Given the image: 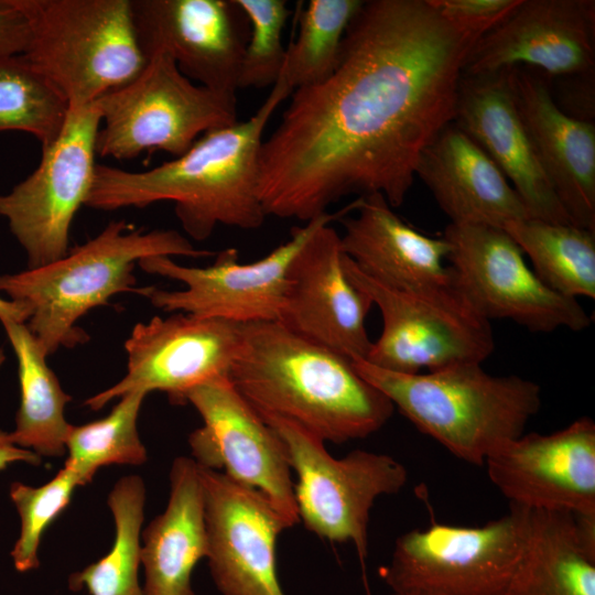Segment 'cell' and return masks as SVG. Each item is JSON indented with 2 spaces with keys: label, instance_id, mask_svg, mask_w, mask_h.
<instances>
[{
  "label": "cell",
  "instance_id": "cell-1",
  "mask_svg": "<svg viewBox=\"0 0 595 595\" xmlns=\"http://www.w3.org/2000/svg\"><path fill=\"white\" fill-rule=\"evenodd\" d=\"M484 33L429 0H369L334 72L294 90L259 154L267 216L307 223L343 196L400 206L422 152L454 121L467 58Z\"/></svg>",
  "mask_w": 595,
  "mask_h": 595
},
{
  "label": "cell",
  "instance_id": "cell-2",
  "mask_svg": "<svg viewBox=\"0 0 595 595\" xmlns=\"http://www.w3.org/2000/svg\"><path fill=\"white\" fill-rule=\"evenodd\" d=\"M291 88L281 79L247 120L210 130L182 155L145 171L96 164L85 206L116 210L172 202L183 230L194 240L219 225L257 229L266 220L258 196L263 131Z\"/></svg>",
  "mask_w": 595,
  "mask_h": 595
},
{
  "label": "cell",
  "instance_id": "cell-3",
  "mask_svg": "<svg viewBox=\"0 0 595 595\" xmlns=\"http://www.w3.org/2000/svg\"><path fill=\"white\" fill-rule=\"evenodd\" d=\"M229 380L261 416L288 420L324 442L365 439L394 410L351 359L279 321L241 324Z\"/></svg>",
  "mask_w": 595,
  "mask_h": 595
},
{
  "label": "cell",
  "instance_id": "cell-4",
  "mask_svg": "<svg viewBox=\"0 0 595 595\" xmlns=\"http://www.w3.org/2000/svg\"><path fill=\"white\" fill-rule=\"evenodd\" d=\"M214 255L195 248L176 230H133L125 220H115L52 263L1 274L0 292L30 309L25 325L48 356L89 339L76 325L88 311L108 305L118 293L139 292L133 269L141 259Z\"/></svg>",
  "mask_w": 595,
  "mask_h": 595
},
{
  "label": "cell",
  "instance_id": "cell-5",
  "mask_svg": "<svg viewBox=\"0 0 595 595\" xmlns=\"http://www.w3.org/2000/svg\"><path fill=\"white\" fill-rule=\"evenodd\" d=\"M421 433L455 457L483 466L501 443L523 434L541 407V388L516 375L496 376L470 363L401 374L351 360Z\"/></svg>",
  "mask_w": 595,
  "mask_h": 595
},
{
  "label": "cell",
  "instance_id": "cell-6",
  "mask_svg": "<svg viewBox=\"0 0 595 595\" xmlns=\"http://www.w3.org/2000/svg\"><path fill=\"white\" fill-rule=\"evenodd\" d=\"M24 14L23 55L78 110L144 67L131 0H12Z\"/></svg>",
  "mask_w": 595,
  "mask_h": 595
},
{
  "label": "cell",
  "instance_id": "cell-7",
  "mask_svg": "<svg viewBox=\"0 0 595 595\" xmlns=\"http://www.w3.org/2000/svg\"><path fill=\"white\" fill-rule=\"evenodd\" d=\"M100 116L96 153L115 160L185 153L204 133L238 121L236 95L201 86L166 53L150 56L129 83L94 102Z\"/></svg>",
  "mask_w": 595,
  "mask_h": 595
},
{
  "label": "cell",
  "instance_id": "cell-8",
  "mask_svg": "<svg viewBox=\"0 0 595 595\" xmlns=\"http://www.w3.org/2000/svg\"><path fill=\"white\" fill-rule=\"evenodd\" d=\"M531 510L509 511L483 526L432 522L401 534L381 577L392 592L505 595L521 559Z\"/></svg>",
  "mask_w": 595,
  "mask_h": 595
},
{
  "label": "cell",
  "instance_id": "cell-9",
  "mask_svg": "<svg viewBox=\"0 0 595 595\" xmlns=\"http://www.w3.org/2000/svg\"><path fill=\"white\" fill-rule=\"evenodd\" d=\"M343 267L349 281L381 312L382 331L364 359L367 363L390 371L419 374L482 364L494 351L489 321L455 285L400 290L370 279L345 253Z\"/></svg>",
  "mask_w": 595,
  "mask_h": 595
},
{
  "label": "cell",
  "instance_id": "cell-10",
  "mask_svg": "<svg viewBox=\"0 0 595 595\" xmlns=\"http://www.w3.org/2000/svg\"><path fill=\"white\" fill-rule=\"evenodd\" d=\"M261 418L282 439L296 475L299 519L323 540L350 542L364 562L371 509L379 497L398 494L407 485L405 466L390 455L365 450L334 457L323 440L298 424Z\"/></svg>",
  "mask_w": 595,
  "mask_h": 595
},
{
  "label": "cell",
  "instance_id": "cell-11",
  "mask_svg": "<svg viewBox=\"0 0 595 595\" xmlns=\"http://www.w3.org/2000/svg\"><path fill=\"white\" fill-rule=\"evenodd\" d=\"M443 238L454 285L486 320L506 318L536 333L574 332L591 325L577 299L550 289L529 268L524 253L501 228L450 223Z\"/></svg>",
  "mask_w": 595,
  "mask_h": 595
},
{
  "label": "cell",
  "instance_id": "cell-12",
  "mask_svg": "<svg viewBox=\"0 0 595 595\" xmlns=\"http://www.w3.org/2000/svg\"><path fill=\"white\" fill-rule=\"evenodd\" d=\"M100 116L94 104L68 113L58 137L42 148L37 167L0 195V216L23 248L28 269L68 252L69 229L95 174Z\"/></svg>",
  "mask_w": 595,
  "mask_h": 595
},
{
  "label": "cell",
  "instance_id": "cell-13",
  "mask_svg": "<svg viewBox=\"0 0 595 595\" xmlns=\"http://www.w3.org/2000/svg\"><path fill=\"white\" fill-rule=\"evenodd\" d=\"M343 215L344 212L325 213L304 226L292 228L285 242L249 263L239 262L235 248L219 251L214 263L205 268L186 267L166 256L143 258L138 266L144 272L178 281L184 289L141 286L138 294L170 313L236 324L279 321L286 270L293 256L320 226Z\"/></svg>",
  "mask_w": 595,
  "mask_h": 595
},
{
  "label": "cell",
  "instance_id": "cell-14",
  "mask_svg": "<svg viewBox=\"0 0 595 595\" xmlns=\"http://www.w3.org/2000/svg\"><path fill=\"white\" fill-rule=\"evenodd\" d=\"M191 403L203 426L188 437L197 465L227 475L257 491L280 515L288 529L299 519L292 468L279 434L238 392L228 377L191 389Z\"/></svg>",
  "mask_w": 595,
  "mask_h": 595
},
{
  "label": "cell",
  "instance_id": "cell-15",
  "mask_svg": "<svg viewBox=\"0 0 595 595\" xmlns=\"http://www.w3.org/2000/svg\"><path fill=\"white\" fill-rule=\"evenodd\" d=\"M241 324L174 313L137 323L125 342L127 372L120 381L88 398L97 411L113 399L140 391H163L172 403L206 381L228 377L238 350Z\"/></svg>",
  "mask_w": 595,
  "mask_h": 595
},
{
  "label": "cell",
  "instance_id": "cell-16",
  "mask_svg": "<svg viewBox=\"0 0 595 595\" xmlns=\"http://www.w3.org/2000/svg\"><path fill=\"white\" fill-rule=\"evenodd\" d=\"M131 12L147 60L166 53L192 82L236 95L249 36L236 0H131Z\"/></svg>",
  "mask_w": 595,
  "mask_h": 595
},
{
  "label": "cell",
  "instance_id": "cell-17",
  "mask_svg": "<svg viewBox=\"0 0 595 595\" xmlns=\"http://www.w3.org/2000/svg\"><path fill=\"white\" fill-rule=\"evenodd\" d=\"M484 465L509 505L595 515V423L588 416L549 434L506 441Z\"/></svg>",
  "mask_w": 595,
  "mask_h": 595
},
{
  "label": "cell",
  "instance_id": "cell-18",
  "mask_svg": "<svg viewBox=\"0 0 595 595\" xmlns=\"http://www.w3.org/2000/svg\"><path fill=\"white\" fill-rule=\"evenodd\" d=\"M207 536L206 559L221 595H284L277 572V540L288 529L257 491L199 466Z\"/></svg>",
  "mask_w": 595,
  "mask_h": 595
},
{
  "label": "cell",
  "instance_id": "cell-19",
  "mask_svg": "<svg viewBox=\"0 0 595 595\" xmlns=\"http://www.w3.org/2000/svg\"><path fill=\"white\" fill-rule=\"evenodd\" d=\"M340 235L320 226L293 256L279 322L349 359H366L372 342L365 326L374 305L347 278Z\"/></svg>",
  "mask_w": 595,
  "mask_h": 595
},
{
  "label": "cell",
  "instance_id": "cell-20",
  "mask_svg": "<svg viewBox=\"0 0 595 595\" xmlns=\"http://www.w3.org/2000/svg\"><path fill=\"white\" fill-rule=\"evenodd\" d=\"M593 0H520L475 44L465 75L530 65L552 76H584L595 62Z\"/></svg>",
  "mask_w": 595,
  "mask_h": 595
},
{
  "label": "cell",
  "instance_id": "cell-21",
  "mask_svg": "<svg viewBox=\"0 0 595 595\" xmlns=\"http://www.w3.org/2000/svg\"><path fill=\"white\" fill-rule=\"evenodd\" d=\"M512 68L463 74L454 122L499 167L522 199L529 217L573 224L540 165L518 111Z\"/></svg>",
  "mask_w": 595,
  "mask_h": 595
},
{
  "label": "cell",
  "instance_id": "cell-22",
  "mask_svg": "<svg viewBox=\"0 0 595 595\" xmlns=\"http://www.w3.org/2000/svg\"><path fill=\"white\" fill-rule=\"evenodd\" d=\"M516 105L540 165L572 223L595 232V126L563 110L544 80L513 67Z\"/></svg>",
  "mask_w": 595,
  "mask_h": 595
},
{
  "label": "cell",
  "instance_id": "cell-23",
  "mask_svg": "<svg viewBox=\"0 0 595 595\" xmlns=\"http://www.w3.org/2000/svg\"><path fill=\"white\" fill-rule=\"evenodd\" d=\"M357 215L339 218L343 252L370 279L390 288L410 291L454 285L444 264L448 242L421 234L405 224L381 194L360 196Z\"/></svg>",
  "mask_w": 595,
  "mask_h": 595
},
{
  "label": "cell",
  "instance_id": "cell-24",
  "mask_svg": "<svg viewBox=\"0 0 595 595\" xmlns=\"http://www.w3.org/2000/svg\"><path fill=\"white\" fill-rule=\"evenodd\" d=\"M415 175L431 191L450 223L505 229L529 217L499 167L454 121L422 152Z\"/></svg>",
  "mask_w": 595,
  "mask_h": 595
},
{
  "label": "cell",
  "instance_id": "cell-25",
  "mask_svg": "<svg viewBox=\"0 0 595 595\" xmlns=\"http://www.w3.org/2000/svg\"><path fill=\"white\" fill-rule=\"evenodd\" d=\"M206 553L199 467L192 457L178 456L170 472L167 506L141 531L144 595H195L192 574Z\"/></svg>",
  "mask_w": 595,
  "mask_h": 595
},
{
  "label": "cell",
  "instance_id": "cell-26",
  "mask_svg": "<svg viewBox=\"0 0 595 595\" xmlns=\"http://www.w3.org/2000/svg\"><path fill=\"white\" fill-rule=\"evenodd\" d=\"M505 595H595V516L531 510Z\"/></svg>",
  "mask_w": 595,
  "mask_h": 595
},
{
  "label": "cell",
  "instance_id": "cell-27",
  "mask_svg": "<svg viewBox=\"0 0 595 595\" xmlns=\"http://www.w3.org/2000/svg\"><path fill=\"white\" fill-rule=\"evenodd\" d=\"M18 361L20 405L12 442L42 457L66 453L69 423L64 416L72 397L66 393L46 364L47 354L25 323L1 322Z\"/></svg>",
  "mask_w": 595,
  "mask_h": 595
},
{
  "label": "cell",
  "instance_id": "cell-28",
  "mask_svg": "<svg viewBox=\"0 0 595 595\" xmlns=\"http://www.w3.org/2000/svg\"><path fill=\"white\" fill-rule=\"evenodd\" d=\"M553 291L577 299L595 298V232L574 224L527 217L504 229Z\"/></svg>",
  "mask_w": 595,
  "mask_h": 595
},
{
  "label": "cell",
  "instance_id": "cell-29",
  "mask_svg": "<svg viewBox=\"0 0 595 595\" xmlns=\"http://www.w3.org/2000/svg\"><path fill=\"white\" fill-rule=\"evenodd\" d=\"M115 521L110 551L98 561L68 577L74 592L89 595H144L139 583L141 531L144 519L145 486L140 476L120 478L107 500Z\"/></svg>",
  "mask_w": 595,
  "mask_h": 595
},
{
  "label": "cell",
  "instance_id": "cell-30",
  "mask_svg": "<svg viewBox=\"0 0 595 595\" xmlns=\"http://www.w3.org/2000/svg\"><path fill=\"white\" fill-rule=\"evenodd\" d=\"M361 0H311L300 13L299 32L285 51L278 79L292 91L326 79L336 68L347 28Z\"/></svg>",
  "mask_w": 595,
  "mask_h": 595
},
{
  "label": "cell",
  "instance_id": "cell-31",
  "mask_svg": "<svg viewBox=\"0 0 595 595\" xmlns=\"http://www.w3.org/2000/svg\"><path fill=\"white\" fill-rule=\"evenodd\" d=\"M145 393L133 391L120 398L111 412L99 420L69 424L64 465L89 484L100 467L118 464L140 466L148 459L147 448L138 432V416Z\"/></svg>",
  "mask_w": 595,
  "mask_h": 595
},
{
  "label": "cell",
  "instance_id": "cell-32",
  "mask_svg": "<svg viewBox=\"0 0 595 595\" xmlns=\"http://www.w3.org/2000/svg\"><path fill=\"white\" fill-rule=\"evenodd\" d=\"M67 113V101L23 54L0 56V132H26L42 149L58 137Z\"/></svg>",
  "mask_w": 595,
  "mask_h": 595
},
{
  "label": "cell",
  "instance_id": "cell-33",
  "mask_svg": "<svg viewBox=\"0 0 595 595\" xmlns=\"http://www.w3.org/2000/svg\"><path fill=\"white\" fill-rule=\"evenodd\" d=\"M84 486L78 474L64 465L47 483L39 487L21 482L10 485L9 496L20 518V533L10 552L20 573L40 566L39 547L45 529L68 506L76 487Z\"/></svg>",
  "mask_w": 595,
  "mask_h": 595
},
{
  "label": "cell",
  "instance_id": "cell-34",
  "mask_svg": "<svg viewBox=\"0 0 595 595\" xmlns=\"http://www.w3.org/2000/svg\"><path fill=\"white\" fill-rule=\"evenodd\" d=\"M249 23L239 88L273 86L280 75L286 48L282 43L289 17L284 0H236Z\"/></svg>",
  "mask_w": 595,
  "mask_h": 595
},
{
  "label": "cell",
  "instance_id": "cell-35",
  "mask_svg": "<svg viewBox=\"0 0 595 595\" xmlns=\"http://www.w3.org/2000/svg\"><path fill=\"white\" fill-rule=\"evenodd\" d=\"M445 19L486 33L500 23L520 0H429Z\"/></svg>",
  "mask_w": 595,
  "mask_h": 595
},
{
  "label": "cell",
  "instance_id": "cell-36",
  "mask_svg": "<svg viewBox=\"0 0 595 595\" xmlns=\"http://www.w3.org/2000/svg\"><path fill=\"white\" fill-rule=\"evenodd\" d=\"M29 41L24 14L12 0H0V56L23 54Z\"/></svg>",
  "mask_w": 595,
  "mask_h": 595
},
{
  "label": "cell",
  "instance_id": "cell-37",
  "mask_svg": "<svg viewBox=\"0 0 595 595\" xmlns=\"http://www.w3.org/2000/svg\"><path fill=\"white\" fill-rule=\"evenodd\" d=\"M13 463L40 466L42 458L34 452L15 445L11 440L10 432L0 430V470L6 469Z\"/></svg>",
  "mask_w": 595,
  "mask_h": 595
},
{
  "label": "cell",
  "instance_id": "cell-38",
  "mask_svg": "<svg viewBox=\"0 0 595 595\" xmlns=\"http://www.w3.org/2000/svg\"><path fill=\"white\" fill-rule=\"evenodd\" d=\"M30 316L31 311L25 304L0 298V322L26 323Z\"/></svg>",
  "mask_w": 595,
  "mask_h": 595
},
{
  "label": "cell",
  "instance_id": "cell-39",
  "mask_svg": "<svg viewBox=\"0 0 595 595\" xmlns=\"http://www.w3.org/2000/svg\"><path fill=\"white\" fill-rule=\"evenodd\" d=\"M390 595H420L411 592H392Z\"/></svg>",
  "mask_w": 595,
  "mask_h": 595
},
{
  "label": "cell",
  "instance_id": "cell-40",
  "mask_svg": "<svg viewBox=\"0 0 595 595\" xmlns=\"http://www.w3.org/2000/svg\"><path fill=\"white\" fill-rule=\"evenodd\" d=\"M6 360V354L4 351L0 348V366L4 363Z\"/></svg>",
  "mask_w": 595,
  "mask_h": 595
}]
</instances>
